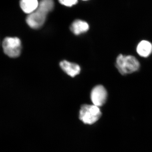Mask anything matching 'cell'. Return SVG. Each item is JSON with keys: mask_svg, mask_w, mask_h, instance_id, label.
Returning <instances> with one entry per match:
<instances>
[{"mask_svg": "<svg viewBox=\"0 0 152 152\" xmlns=\"http://www.w3.org/2000/svg\"><path fill=\"white\" fill-rule=\"evenodd\" d=\"M116 66L121 75L132 73L140 68L139 61L132 56H124L120 54L118 56L116 62Z\"/></svg>", "mask_w": 152, "mask_h": 152, "instance_id": "cell-1", "label": "cell"}, {"mask_svg": "<svg viewBox=\"0 0 152 152\" xmlns=\"http://www.w3.org/2000/svg\"><path fill=\"white\" fill-rule=\"evenodd\" d=\"M102 115L99 107L94 105H83L80 111V119L88 124H93L100 118Z\"/></svg>", "mask_w": 152, "mask_h": 152, "instance_id": "cell-2", "label": "cell"}, {"mask_svg": "<svg viewBox=\"0 0 152 152\" xmlns=\"http://www.w3.org/2000/svg\"><path fill=\"white\" fill-rule=\"evenodd\" d=\"M2 47L5 54L10 58H17L20 55L21 42L18 37H6L4 39Z\"/></svg>", "mask_w": 152, "mask_h": 152, "instance_id": "cell-3", "label": "cell"}, {"mask_svg": "<svg viewBox=\"0 0 152 152\" xmlns=\"http://www.w3.org/2000/svg\"><path fill=\"white\" fill-rule=\"evenodd\" d=\"M48 12L39 5L35 11L29 14L26 19L27 23L33 29L39 28L45 23Z\"/></svg>", "mask_w": 152, "mask_h": 152, "instance_id": "cell-4", "label": "cell"}, {"mask_svg": "<svg viewBox=\"0 0 152 152\" xmlns=\"http://www.w3.org/2000/svg\"><path fill=\"white\" fill-rule=\"evenodd\" d=\"M91 98L94 105L98 107H101L107 101V91L102 85L96 86L92 90Z\"/></svg>", "mask_w": 152, "mask_h": 152, "instance_id": "cell-5", "label": "cell"}, {"mask_svg": "<svg viewBox=\"0 0 152 152\" xmlns=\"http://www.w3.org/2000/svg\"><path fill=\"white\" fill-rule=\"evenodd\" d=\"M60 66L67 75L72 77L79 75L81 71L80 67L79 65L65 60L61 61Z\"/></svg>", "mask_w": 152, "mask_h": 152, "instance_id": "cell-6", "label": "cell"}, {"mask_svg": "<svg viewBox=\"0 0 152 152\" xmlns=\"http://www.w3.org/2000/svg\"><path fill=\"white\" fill-rule=\"evenodd\" d=\"M89 28V26L87 22L80 20L74 21L70 26L71 31L76 35L86 32Z\"/></svg>", "mask_w": 152, "mask_h": 152, "instance_id": "cell-7", "label": "cell"}, {"mask_svg": "<svg viewBox=\"0 0 152 152\" xmlns=\"http://www.w3.org/2000/svg\"><path fill=\"white\" fill-rule=\"evenodd\" d=\"M137 51L140 56L148 57L152 53V44L148 41H142L137 46Z\"/></svg>", "mask_w": 152, "mask_h": 152, "instance_id": "cell-8", "label": "cell"}, {"mask_svg": "<svg viewBox=\"0 0 152 152\" xmlns=\"http://www.w3.org/2000/svg\"><path fill=\"white\" fill-rule=\"evenodd\" d=\"M38 0H20V6L26 13L30 14L36 10L39 6Z\"/></svg>", "mask_w": 152, "mask_h": 152, "instance_id": "cell-9", "label": "cell"}, {"mask_svg": "<svg viewBox=\"0 0 152 152\" xmlns=\"http://www.w3.org/2000/svg\"><path fill=\"white\" fill-rule=\"evenodd\" d=\"M60 4L66 6V7H72L75 5L77 3V0H58Z\"/></svg>", "mask_w": 152, "mask_h": 152, "instance_id": "cell-10", "label": "cell"}, {"mask_svg": "<svg viewBox=\"0 0 152 152\" xmlns=\"http://www.w3.org/2000/svg\"><path fill=\"white\" fill-rule=\"evenodd\" d=\"M83 1H87V0H83Z\"/></svg>", "mask_w": 152, "mask_h": 152, "instance_id": "cell-11", "label": "cell"}]
</instances>
